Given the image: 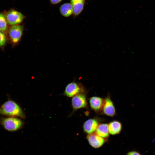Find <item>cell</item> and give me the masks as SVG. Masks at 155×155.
Listing matches in <instances>:
<instances>
[{"label": "cell", "mask_w": 155, "mask_h": 155, "mask_svg": "<svg viewBox=\"0 0 155 155\" xmlns=\"http://www.w3.org/2000/svg\"><path fill=\"white\" fill-rule=\"evenodd\" d=\"M0 115L22 118L24 117V113L20 107L12 100L5 102L0 107Z\"/></svg>", "instance_id": "6da1fadb"}, {"label": "cell", "mask_w": 155, "mask_h": 155, "mask_svg": "<svg viewBox=\"0 0 155 155\" xmlns=\"http://www.w3.org/2000/svg\"><path fill=\"white\" fill-rule=\"evenodd\" d=\"M1 125L6 130L10 131H16L22 127L23 123L20 119L15 117H7L0 120Z\"/></svg>", "instance_id": "7a4b0ae2"}, {"label": "cell", "mask_w": 155, "mask_h": 155, "mask_svg": "<svg viewBox=\"0 0 155 155\" xmlns=\"http://www.w3.org/2000/svg\"><path fill=\"white\" fill-rule=\"evenodd\" d=\"M23 30L24 27L22 25H14L10 27L8 32L13 43L16 44L20 41L22 35Z\"/></svg>", "instance_id": "3957f363"}, {"label": "cell", "mask_w": 155, "mask_h": 155, "mask_svg": "<svg viewBox=\"0 0 155 155\" xmlns=\"http://www.w3.org/2000/svg\"><path fill=\"white\" fill-rule=\"evenodd\" d=\"M6 17L9 24L12 26L20 23L24 18L22 13L14 10L8 12L6 14Z\"/></svg>", "instance_id": "277c9868"}, {"label": "cell", "mask_w": 155, "mask_h": 155, "mask_svg": "<svg viewBox=\"0 0 155 155\" xmlns=\"http://www.w3.org/2000/svg\"><path fill=\"white\" fill-rule=\"evenodd\" d=\"M71 104L74 110L86 108L87 106L86 95L79 93L73 96L71 100Z\"/></svg>", "instance_id": "5b68a950"}, {"label": "cell", "mask_w": 155, "mask_h": 155, "mask_svg": "<svg viewBox=\"0 0 155 155\" xmlns=\"http://www.w3.org/2000/svg\"><path fill=\"white\" fill-rule=\"evenodd\" d=\"M86 138L90 145L95 148L101 147L105 142V140L96 134L92 133L88 134Z\"/></svg>", "instance_id": "8992f818"}, {"label": "cell", "mask_w": 155, "mask_h": 155, "mask_svg": "<svg viewBox=\"0 0 155 155\" xmlns=\"http://www.w3.org/2000/svg\"><path fill=\"white\" fill-rule=\"evenodd\" d=\"M81 90L79 84L75 82H72L69 83L66 86L64 94L67 97H72L80 93Z\"/></svg>", "instance_id": "52a82bcc"}, {"label": "cell", "mask_w": 155, "mask_h": 155, "mask_svg": "<svg viewBox=\"0 0 155 155\" xmlns=\"http://www.w3.org/2000/svg\"><path fill=\"white\" fill-rule=\"evenodd\" d=\"M104 113L106 115L113 117L115 114V109L113 103L109 97H107L104 100L103 106Z\"/></svg>", "instance_id": "ba28073f"}, {"label": "cell", "mask_w": 155, "mask_h": 155, "mask_svg": "<svg viewBox=\"0 0 155 155\" xmlns=\"http://www.w3.org/2000/svg\"><path fill=\"white\" fill-rule=\"evenodd\" d=\"M98 121L95 119H90L87 120L84 123L83 125L84 132L88 134L93 133L96 131L98 125Z\"/></svg>", "instance_id": "9c48e42d"}, {"label": "cell", "mask_w": 155, "mask_h": 155, "mask_svg": "<svg viewBox=\"0 0 155 155\" xmlns=\"http://www.w3.org/2000/svg\"><path fill=\"white\" fill-rule=\"evenodd\" d=\"M90 106L95 111H100L103 106L104 101L102 98L97 96L91 97L89 100Z\"/></svg>", "instance_id": "30bf717a"}, {"label": "cell", "mask_w": 155, "mask_h": 155, "mask_svg": "<svg viewBox=\"0 0 155 155\" xmlns=\"http://www.w3.org/2000/svg\"><path fill=\"white\" fill-rule=\"evenodd\" d=\"M109 133L112 135H115L119 133L122 129L121 123L117 121L110 122L108 125Z\"/></svg>", "instance_id": "8fae6325"}, {"label": "cell", "mask_w": 155, "mask_h": 155, "mask_svg": "<svg viewBox=\"0 0 155 155\" xmlns=\"http://www.w3.org/2000/svg\"><path fill=\"white\" fill-rule=\"evenodd\" d=\"M95 131L97 135L102 137H108L109 134L108 125L106 123H102L98 125Z\"/></svg>", "instance_id": "7c38bea8"}, {"label": "cell", "mask_w": 155, "mask_h": 155, "mask_svg": "<svg viewBox=\"0 0 155 155\" xmlns=\"http://www.w3.org/2000/svg\"><path fill=\"white\" fill-rule=\"evenodd\" d=\"M61 14L65 17L70 16L73 13L72 6L71 3H66L63 4L60 8Z\"/></svg>", "instance_id": "4fadbf2b"}, {"label": "cell", "mask_w": 155, "mask_h": 155, "mask_svg": "<svg viewBox=\"0 0 155 155\" xmlns=\"http://www.w3.org/2000/svg\"><path fill=\"white\" fill-rule=\"evenodd\" d=\"M85 1L75 3L71 4L73 13L75 16L78 15L82 11L84 6Z\"/></svg>", "instance_id": "5bb4252c"}, {"label": "cell", "mask_w": 155, "mask_h": 155, "mask_svg": "<svg viewBox=\"0 0 155 155\" xmlns=\"http://www.w3.org/2000/svg\"><path fill=\"white\" fill-rule=\"evenodd\" d=\"M7 30V21L4 16L0 13V31L5 32Z\"/></svg>", "instance_id": "9a60e30c"}, {"label": "cell", "mask_w": 155, "mask_h": 155, "mask_svg": "<svg viewBox=\"0 0 155 155\" xmlns=\"http://www.w3.org/2000/svg\"><path fill=\"white\" fill-rule=\"evenodd\" d=\"M6 42V37L3 32L0 31V46L5 45Z\"/></svg>", "instance_id": "2e32d148"}, {"label": "cell", "mask_w": 155, "mask_h": 155, "mask_svg": "<svg viewBox=\"0 0 155 155\" xmlns=\"http://www.w3.org/2000/svg\"><path fill=\"white\" fill-rule=\"evenodd\" d=\"M126 155H141L139 152L135 151H133L128 152Z\"/></svg>", "instance_id": "e0dca14e"}, {"label": "cell", "mask_w": 155, "mask_h": 155, "mask_svg": "<svg viewBox=\"0 0 155 155\" xmlns=\"http://www.w3.org/2000/svg\"><path fill=\"white\" fill-rule=\"evenodd\" d=\"M62 0H50L51 3L53 4H57L60 3Z\"/></svg>", "instance_id": "ac0fdd59"}, {"label": "cell", "mask_w": 155, "mask_h": 155, "mask_svg": "<svg viewBox=\"0 0 155 155\" xmlns=\"http://www.w3.org/2000/svg\"><path fill=\"white\" fill-rule=\"evenodd\" d=\"M85 0H70V1L71 2V3L73 4L76 2L85 1Z\"/></svg>", "instance_id": "d6986e66"}]
</instances>
